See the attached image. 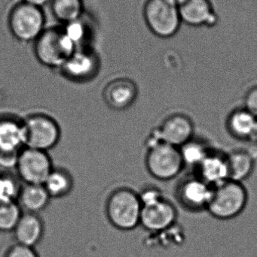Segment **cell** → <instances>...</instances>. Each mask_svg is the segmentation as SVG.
I'll use <instances>...</instances> for the list:
<instances>
[{
	"instance_id": "1",
	"label": "cell",
	"mask_w": 257,
	"mask_h": 257,
	"mask_svg": "<svg viewBox=\"0 0 257 257\" xmlns=\"http://www.w3.org/2000/svg\"><path fill=\"white\" fill-rule=\"evenodd\" d=\"M142 208L138 193L128 187H119L107 198L104 213L113 228L130 231L140 226Z\"/></svg>"
},
{
	"instance_id": "2",
	"label": "cell",
	"mask_w": 257,
	"mask_h": 257,
	"mask_svg": "<svg viewBox=\"0 0 257 257\" xmlns=\"http://www.w3.org/2000/svg\"><path fill=\"white\" fill-rule=\"evenodd\" d=\"M247 201L248 193L242 183L229 179L213 187L207 211L214 218L231 220L243 212Z\"/></svg>"
},
{
	"instance_id": "3",
	"label": "cell",
	"mask_w": 257,
	"mask_h": 257,
	"mask_svg": "<svg viewBox=\"0 0 257 257\" xmlns=\"http://www.w3.org/2000/svg\"><path fill=\"white\" fill-rule=\"evenodd\" d=\"M143 16L151 33L161 39L173 37L183 24L179 6L169 0H146Z\"/></svg>"
},
{
	"instance_id": "4",
	"label": "cell",
	"mask_w": 257,
	"mask_h": 257,
	"mask_svg": "<svg viewBox=\"0 0 257 257\" xmlns=\"http://www.w3.org/2000/svg\"><path fill=\"white\" fill-rule=\"evenodd\" d=\"M145 163L148 172L158 181H170L185 168L179 148L161 143L146 149Z\"/></svg>"
},
{
	"instance_id": "5",
	"label": "cell",
	"mask_w": 257,
	"mask_h": 257,
	"mask_svg": "<svg viewBox=\"0 0 257 257\" xmlns=\"http://www.w3.org/2000/svg\"><path fill=\"white\" fill-rule=\"evenodd\" d=\"M75 52V42L66 32L50 30L38 38L36 54L42 64L50 67H63Z\"/></svg>"
},
{
	"instance_id": "6",
	"label": "cell",
	"mask_w": 257,
	"mask_h": 257,
	"mask_svg": "<svg viewBox=\"0 0 257 257\" xmlns=\"http://www.w3.org/2000/svg\"><path fill=\"white\" fill-rule=\"evenodd\" d=\"M27 148L45 151L54 148L60 136L57 122L44 114H35L24 122Z\"/></svg>"
},
{
	"instance_id": "7",
	"label": "cell",
	"mask_w": 257,
	"mask_h": 257,
	"mask_svg": "<svg viewBox=\"0 0 257 257\" xmlns=\"http://www.w3.org/2000/svg\"><path fill=\"white\" fill-rule=\"evenodd\" d=\"M44 16L39 7L21 3L12 10L9 25L14 36L22 41H31L42 35Z\"/></svg>"
},
{
	"instance_id": "8",
	"label": "cell",
	"mask_w": 257,
	"mask_h": 257,
	"mask_svg": "<svg viewBox=\"0 0 257 257\" xmlns=\"http://www.w3.org/2000/svg\"><path fill=\"white\" fill-rule=\"evenodd\" d=\"M26 184H42L53 170L51 159L45 151L26 148L20 152L16 166Z\"/></svg>"
},
{
	"instance_id": "9",
	"label": "cell",
	"mask_w": 257,
	"mask_h": 257,
	"mask_svg": "<svg viewBox=\"0 0 257 257\" xmlns=\"http://www.w3.org/2000/svg\"><path fill=\"white\" fill-rule=\"evenodd\" d=\"M213 187L196 174L186 177L177 187L176 197L185 209L194 212L208 209Z\"/></svg>"
},
{
	"instance_id": "10",
	"label": "cell",
	"mask_w": 257,
	"mask_h": 257,
	"mask_svg": "<svg viewBox=\"0 0 257 257\" xmlns=\"http://www.w3.org/2000/svg\"><path fill=\"white\" fill-rule=\"evenodd\" d=\"M178 210L165 197L142 208L140 226L150 233H162L177 223Z\"/></svg>"
},
{
	"instance_id": "11",
	"label": "cell",
	"mask_w": 257,
	"mask_h": 257,
	"mask_svg": "<svg viewBox=\"0 0 257 257\" xmlns=\"http://www.w3.org/2000/svg\"><path fill=\"white\" fill-rule=\"evenodd\" d=\"M155 130L161 142L179 148L195 137L194 123L183 113L167 116Z\"/></svg>"
},
{
	"instance_id": "12",
	"label": "cell",
	"mask_w": 257,
	"mask_h": 257,
	"mask_svg": "<svg viewBox=\"0 0 257 257\" xmlns=\"http://www.w3.org/2000/svg\"><path fill=\"white\" fill-rule=\"evenodd\" d=\"M138 93L137 84L132 79L119 78L107 84L103 96L110 108L116 111H124L134 105Z\"/></svg>"
},
{
	"instance_id": "13",
	"label": "cell",
	"mask_w": 257,
	"mask_h": 257,
	"mask_svg": "<svg viewBox=\"0 0 257 257\" xmlns=\"http://www.w3.org/2000/svg\"><path fill=\"white\" fill-rule=\"evenodd\" d=\"M182 23L193 27H215L218 15L211 0H186L179 6Z\"/></svg>"
},
{
	"instance_id": "14",
	"label": "cell",
	"mask_w": 257,
	"mask_h": 257,
	"mask_svg": "<svg viewBox=\"0 0 257 257\" xmlns=\"http://www.w3.org/2000/svg\"><path fill=\"white\" fill-rule=\"evenodd\" d=\"M196 175L211 187H216L229 180L227 154L214 149L196 168Z\"/></svg>"
},
{
	"instance_id": "15",
	"label": "cell",
	"mask_w": 257,
	"mask_h": 257,
	"mask_svg": "<svg viewBox=\"0 0 257 257\" xmlns=\"http://www.w3.org/2000/svg\"><path fill=\"white\" fill-rule=\"evenodd\" d=\"M12 235L16 244L36 248L45 235V223L42 216L23 213Z\"/></svg>"
},
{
	"instance_id": "16",
	"label": "cell",
	"mask_w": 257,
	"mask_h": 257,
	"mask_svg": "<svg viewBox=\"0 0 257 257\" xmlns=\"http://www.w3.org/2000/svg\"><path fill=\"white\" fill-rule=\"evenodd\" d=\"M226 126L229 134L241 141H253L257 128V117L243 108L231 111L226 119Z\"/></svg>"
},
{
	"instance_id": "17",
	"label": "cell",
	"mask_w": 257,
	"mask_h": 257,
	"mask_svg": "<svg viewBox=\"0 0 257 257\" xmlns=\"http://www.w3.org/2000/svg\"><path fill=\"white\" fill-rule=\"evenodd\" d=\"M65 75L76 81H86L96 75L99 62L90 53L75 52L63 66Z\"/></svg>"
},
{
	"instance_id": "18",
	"label": "cell",
	"mask_w": 257,
	"mask_h": 257,
	"mask_svg": "<svg viewBox=\"0 0 257 257\" xmlns=\"http://www.w3.org/2000/svg\"><path fill=\"white\" fill-rule=\"evenodd\" d=\"M51 196L42 184H26L18 196V205L23 213L40 214L48 208Z\"/></svg>"
},
{
	"instance_id": "19",
	"label": "cell",
	"mask_w": 257,
	"mask_h": 257,
	"mask_svg": "<svg viewBox=\"0 0 257 257\" xmlns=\"http://www.w3.org/2000/svg\"><path fill=\"white\" fill-rule=\"evenodd\" d=\"M24 146V123L12 118L0 119V153L21 152Z\"/></svg>"
},
{
	"instance_id": "20",
	"label": "cell",
	"mask_w": 257,
	"mask_h": 257,
	"mask_svg": "<svg viewBox=\"0 0 257 257\" xmlns=\"http://www.w3.org/2000/svg\"><path fill=\"white\" fill-rule=\"evenodd\" d=\"M229 179L242 183L253 173L254 156L245 149L233 150L227 154Z\"/></svg>"
},
{
	"instance_id": "21",
	"label": "cell",
	"mask_w": 257,
	"mask_h": 257,
	"mask_svg": "<svg viewBox=\"0 0 257 257\" xmlns=\"http://www.w3.org/2000/svg\"><path fill=\"white\" fill-rule=\"evenodd\" d=\"M213 148L208 142L199 138H193L191 140L180 148L184 165L195 169L205 160Z\"/></svg>"
},
{
	"instance_id": "22",
	"label": "cell",
	"mask_w": 257,
	"mask_h": 257,
	"mask_svg": "<svg viewBox=\"0 0 257 257\" xmlns=\"http://www.w3.org/2000/svg\"><path fill=\"white\" fill-rule=\"evenodd\" d=\"M72 178L69 172L63 169H53L43 184L51 198L65 197L72 188Z\"/></svg>"
},
{
	"instance_id": "23",
	"label": "cell",
	"mask_w": 257,
	"mask_h": 257,
	"mask_svg": "<svg viewBox=\"0 0 257 257\" xmlns=\"http://www.w3.org/2000/svg\"><path fill=\"white\" fill-rule=\"evenodd\" d=\"M22 214L18 202L0 201V232L12 233Z\"/></svg>"
},
{
	"instance_id": "24",
	"label": "cell",
	"mask_w": 257,
	"mask_h": 257,
	"mask_svg": "<svg viewBox=\"0 0 257 257\" xmlns=\"http://www.w3.org/2000/svg\"><path fill=\"white\" fill-rule=\"evenodd\" d=\"M53 12L63 22H75L82 10L81 0H54Z\"/></svg>"
},
{
	"instance_id": "25",
	"label": "cell",
	"mask_w": 257,
	"mask_h": 257,
	"mask_svg": "<svg viewBox=\"0 0 257 257\" xmlns=\"http://www.w3.org/2000/svg\"><path fill=\"white\" fill-rule=\"evenodd\" d=\"M21 190L13 177L0 174V201L17 202Z\"/></svg>"
},
{
	"instance_id": "26",
	"label": "cell",
	"mask_w": 257,
	"mask_h": 257,
	"mask_svg": "<svg viewBox=\"0 0 257 257\" xmlns=\"http://www.w3.org/2000/svg\"><path fill=\"white\" fill-rule=\"evenodd\" d=\"M142 206L158 202L164 198L161 189L153 185L146 186L138 193Z\"/></svg>"
},
{
	"instance_id": "27",
	"label": "cell",
	"mask_w": 257,
	"mask_h": 257,
	"mask_svg": "<svg viewBox=\"0 0 257 257\" xmlns=\"http://www.w3.org/2000/svg\"><path fill=\"white\" fill-rule=\"evenodd\" d=\"M5 257H40L36 248L15 243L8 250Z\"/></svg>"
},
{
	"instance_id": "28",
	"label": "cell",
	"mask_w": 257,
	"mask_h": 257,
	"mask_svg": "<svg viewBox=\"0 0 257 257\" xmlns=\"http://www.w3.org/2000/svg\"><path fill=\"white\" fill-rule=\"evenodd\" d=\"M244 108L257 117V85L249 89L244 96Z\"/></svg>"
},
{
	"instance_id": "29",
	"label": "cell",
	"mask_w": 257,
	"mask_h": 257,
	"mask_svg": "<svg viewBox=\"0 0 257 257\" xmlns=\"http://www.w3.org/2000/svg\"><path fill=\"white\" fill-rule=\"evenodd\" d=\"M20 152L0 153V166L5 169L16 167Z\"/></svg>"
},
{
	"instance_id": "30",
	"label": "cell",
	"mask_w": 257,
	"mask_h": 257,
	"mask_svg": "<svg viewBox=\"0 0 257 257\" xmlns=\"http://www.w3.org/2000/svg\"><path fill=\"white\" fill-rule=\"evenodd\" d=\"M48 1V0H24V3H28V4L36 6V7H39V6H43Z\"/></svg>"
},
{
	"instance_id": "31",
	"label": "cell",
	"mask_w": 257,
	"mask_h": 257,
	"mask_svg": "<svg viewBox=\"0 0 257 257\" xmlns=\"http://www.w3.org/2000/svg\"><path fill=\"white\" fill-rule=\"evenodd\" d=\"M169 1L172 2V3H175L177 6H181L183 3L186 1V0H169Z\"/></svg>"
},
{
	"instance_id": "32",
	"label": "cell",
	"mask_w": 257,
	"mask_h": 257,
	"mask_svg": "<svg viewBox=\"0 0 257 257\" xmlns=\"http://www.w3.org/2000/svg\"><path fill=\"white\" fill-rule=\"evenodd\" d=\"M254 142H257V128H256V134H255V137H254Z\"/></svg>"
}]
</instances>
